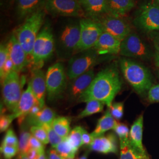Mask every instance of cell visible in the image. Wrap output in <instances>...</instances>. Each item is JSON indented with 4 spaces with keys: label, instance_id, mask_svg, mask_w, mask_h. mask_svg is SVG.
Masks as SVG:
<instances>
[{
    "label": "cell",
    "instance_id": "1",
    "mask_svg": "<svg viewBox=\"0 0 159 159\" xmlns=\"http://www.w3.org/2000/svg\"><path fill=\"white\" fill-rule=\"evenodd\" d=\"M121 86L119 70L116 66L111 65L97 74L89 87L79 97L78 101L87 102L96 100L104 102L110 108L114 98L121 90Z\"/></svg>",
    "mask_w": 159,
    "mask_h": 159
},
{
    "label": "cell",
    "instance_id": "2",
    "mask_svg": "<svg viewBox=\"0 0 159 159\" xmlns=\"http://www.w3.org/2000/svg\"><path fill=\"white\" fill-rule=\"evenodd\" d=\"M120 67L125 80L139 94L146 93L153 85L150 71L142 64L122 58L120 60Z\"/></svg>",
    "mask_w": 159,
    "mask_h": 159
},
{
    "label": "cell",
    "instance_id": "3",
    "mask_svg": "<svg viewBox=\"0 0 159 159\" xmlns=\"http://www.w3.org/2000/svg\"><path fill=\"white\" fill-rule=\"evenodd\" d=\"M45 12L40 9L26 18L24 23L17 29L15 35L29 57L30 62L35 41L44 21Z\"/></svg>",
    "mask_w": 159,
    "mask_h": 159
},
{
    "label": "cell",
    "instance_id": "4",
    "mask_svg": "<svg viewBox=\"0 0 159 159\" xmlns=\"http://www.w3.org/2000/svg\"><path fill=\"white\" fill-rule=\"evenodd\" d=\"M55 41L52 31L48 25L43 27L35 41L31 63L33 68H41L44 62L53 54Z\"/></svg>",
    "mask_w": 159,
    "mask_h": 159
},
{
    "label": "cell",
    "instance_id": "5",
    "mask_svg": "<svg viewBox=\"0 0 159 159\" xmlns=\"http://www.w3.org/2000/svg\"><path fill=\"white\" fill-rule=\"evenodd\" d=\"M48 100L54 101L62 95L67 86V73L63 64L57 63L48 68L46 74Z\"/></svg>",
    "mask_w": 159,
    "mask_h": 159
},
{
    "label": "cell",
    "instance_id": "6",
    "mask_svg": "<svg viewBox=\"0 0 159 159\" xmlns=\"http://www.w3.org/2000/svg\"><path fill=\"white\" fill-rule=\"evenodd\" d=\"M98 56L94 48L74 55L68 61L66 72L68 79L73 80L93 68L98 61Z\"/></svg>",
    "mask_w": 159,
    "mask_h": 159
},
{
    "label": "cell",
    "instance_id": "7",
    "mask_svg": "<svg viewBox=\"0 0 159 159\" xmlns=\"http://www.w3.org/2000/svg\"><path fill=\"white\" fill-rule=\"evenodd\" d=\"M21 84L19 73L12 71L2 82L3 102L7 109L13 113L22 96Z\"/></svg>",
    "mask_w": 159,
    "mask_h": 159
},
{
    "label": "cell",
    "instance_id": "8",
    "mask_svg": "<svg viewBox=\"0 0 159 159\" xmlns=\"http://www.w3.org/2000/svg\"><path fill=\"white\" fill-rule=\"evenodd\" d=\"M79 22L80 39L76 54L94 48L104 31L100 24L96 20L87 18L81 19Z\"/></svg>",
    "mask_w": 159,
    "mask_h": 159
},
{
    "label": "cell",
    "instance_id": "9",
    "mask_svg": "<svg viewBox=\"0 0 159 159\" xmlns=\"http://www.w3.org/2000/svg\"><path fill=\"white\" fill-rule=\"evenodd\" d=\"M120 54L143 60H148L154 56L148 44L134 33H131L121 41Z\"/></svg>",
    "mask_w": 159,
    "mask_h": 159
},
{
    "label": "cell",
    "instance_id": "10",
    "mask_svg": "<svg viewBox=\"0 0 159 159\" xmlns=\"http://www.w3.org/2000/svg\"><path fill=\"white\" fill-rule=\"evenodd\" d=\"M44 6L54 16L87 18L79 0H46Z\"/></svg>",
    "mask_w": 159,
    "mask_h": 159
},
{
    "label": "cell",
    "instance_id": "11",
    "mask_svg": "<svg viewBox=\"0 0 159 159\" xmlns=\"http://www.w3.org/2000/svg\"><path fill=\"white\" fill-rule=\"evenodd\" d=\"M57 39L62 51L75 55L80 39V22L72 21L65 24L58 33Z\"/></svg>",
    "mask_w": 159,
    "mask_h": 159
},
{
    "label": "cell",
    "instance_id": "12",
    "mask_svg": "<svg viewBox=\"0 0 159 159\" xmlns=\"http://www.w3.org/2000/svg\"><path fill=\"white\" fill-rule=\"evenodd\" d=\"M134 24L143 31L152 33L159 31V6L154 1L142 6Z\"/></svg>",
    "mask_w": 159,
    "mask_h": 159
},
{
    "label": "cell",
    "instance_id": "13",
    "mask_svg": "<svg viewBox=\"0 0 159 159\" xmlns=\"http://www.w3.org/2000/svg\"><path fill=\"white\" fill-rule=\"evenodd\" d=\"M100 24L104 31L113 35L122 41L131 34L130 25L121 17H114L108 15L96 20Z\"/></svg>",
    "mask_w": 159,
    "mask_h": 159
},
{
    "label": "cell",
    "instance_id": "14",
    "mask_svg": "<svg viewBox=\"0 0 159 159\" xmlns=\"http://www.w3.org/2000/svg\"><path fill=\"white\" fill-rule=\"evenodd\" d=\"M7 46L9 56L14 64V71L20 73L30 63L29 57L15 34H12Z\"/></svg>",
    "mask_w": 159,
    "mask_h": 159
},
{
    "label": "cell",
    "instance_id": "15",
    "mask_svg": "<svg viewBox=\"0 0 159 159\" xmlns=\"http://www.w3.org/2000/svg\"><path fill=\"white\" fill-rule=\"evenodd\" d=\"M36 104H39V103L34 96L31 84L29 83L27 89L22 94L17 108L12 113L15 119H17L18 123L20 125L23 123L25 119L28 117L31 108Z\"/></svg>",
    "mask_w": 159,
    "mask_h": 159
},
{
    "label": "cell",
    "instance_id": "16",
    "mask_svg": "<svg viewBox=\"0 0 159 159\" xmlns=\"http://www.w3.org/2000/svg\"><path fill=\"white\" fill-rule=\"evenodd\" d=\"M31 89L41 108L45 106V96L47 91L46 74L41 68H33L29 82Z\"/></svg>",
    "mask_w": 159,
    "mask_h": 159
},
{
    "label": "cell",
    "instance_id": "17",
    "mask_svg": "<svg viewBox=\"0 0 159 159\" xmlns=\"http://www.w3.org/2000/svg\"><path fill=\"white\" fill-rule=\"evenodd\" d=\"M121 41L107 32L103 31L94 49L100 55L120 54Z\"/></svg>",
    "mask_w": 159,
    "mask_h": 159
},
{
    "label": "cell",
    "instance_id": "18",
    "mask_svg": "<svg viewBox=\"0 0 159 159\" xmlns=\"http://www.w3.org/2000/svg\"><path fill=\"white\" fill-rule=\"evenodd\" d=\"M89 146L92 151L100 153H116L117 152V139L112 133L94 138Z\"/></svg>",
    "mask_w": 159,
    "mask_h": 159
},
{
    "label": "cell",
    "instance_id": "19",
    "mask_svg": "<svg viewBox=\"0 0 159 159\" xmlns=\"http://www.w3.org/2000/svg\"><path fill=\"white\" fill-rule=\"evenodd\" d=\"M86 17L97 20L107 14V0H79Z\"/></svg>",
    "mask_w": 159,
    "mask_h": 159
},
{
    "label": "cell",
    "instance_id": "20",
    "mask_svg": "<svg viewBox=\"0 0 159 159\" xmlns=\"http://www.w3.org/2000/svg\"><path fill=\"white\" fill-rule=\"evenodd\" d=\"M95 77L93 68L73 80L70 89V95L72 98H78L89 87Z\"/></svg>",
    "mask_w": 159,
    "mask_h": 159
},
{
    "label": "cell",
    "instance_id": "21",
    "mask_svg": "<svg viewBox=\"0 0 159 159\" xmlns=\"http://www.w3.org/2000/svg\"><path fill=\"white\" fill-rule=\"evenodd\" d=\"M46 0H17L16 14L18 19L23 20L40 10Z\"/></svg>",
    "mask_w": 159,
    "mask_h": 159
},
{
    "label": "cell",
    "instance_id": "22",
    "mask_svg": "<svg viewBox=\"0 0 159 159\" xmlns=\"http://www.w3.org/2000/svg\"><path fill=\"white\" fill-rule=\"evenodd\" d=\"M134 4V0H107V14L116 17L125 16Z\"/></svg>",
    "mask_w": 159,
    "mask_h": 159
},
{
    "label": "cell",
    "instance_id": "23",
    "mask_svg": "<svg viewBox=\"0 0 159 159\" xmlns=\"http://www.w3.org/2000/svg\"><path fill=\"white\" fill-rule=\"evenodd\" d=\"M143 115H140L131 127L129 139L131 144L142 153H147L143 145Z\"/></svg>",
    "mask_w": 159,
    "mask_h": 159
},
{
    "label": "cell",
    "instance_id": "24",
    "mask_svg": "<svg viewBox=\"0 0 159 159\" xmlns=\"http://www.w3.org/2000/svg\"><path fill=\"white\" fill-rule=\"evenodd\" d=\"M118 123L117 121L114 118L110 110H108L98 120L96 129L91 133V136L93 138L102 136L106 131L114 130Z\"/></svg>",
    "mask_w": 159,
    "mask_h": 159
},
{
    "label": "cell",
    "instance_id": "25",
    "mask_svg": "<svg viewBox=\"0 0 159 159\" xmlns=\"http://www.w3.org/2000/svg\"><path fill=\"white\" fill-rule=\"evenodd\" d=\"M56 118V113L53 110L45 106L39 113L33 116L28 117V121L32 126H44L51 125Z\"/></svg>",
    "mask_w": 159,
    "mask_h": 159
},
{
    "label": "cell",
    "instance_id": "26",
    "mask_svg": "<svg viewBox=\"0 0 159 159\" xmlns=\"http://www.w3.org/2000/svg\"><path fill=\"white\" fill-rule=\"evenodd\" d=\"M120 159H150L147 153H142L131 144L130 140L120 142Z\"/></svg>",
    "mask_w": 159,
    "mask_h": 159
},
{
    "label": "cell",
    "instance_id": "27",
    "mask_svg": "<svg viewBox=\"0 0 159 159\" xmlns=\"http://www.w3.org/2000/svg\"><path fill=\"white\" fill-rule=\"evenodd\" d=\"M71 120L67 117H58L53 121L52 123V127L57 134L65 139L68 137L71 132L70 127Z\"/></svg>",
    "mask_w": 159,
    "mask_h": 159
},
{
    "label": "cell",
    "instance_id": "28",
    "mask_svg": "<svg viewBox=\"0 0 159 159\" xmlns=\"http://www.w3.org/2000/svg\"><path fill=\"white\" fill-rule=\"evenodd\" d=\"M105 104L100 101L93 100L87 102L85 108L79 114L77 118L81 119L103 111Z\"/></svg>",
    "mask_w": 159,
    "mask_h": 159
},
{
    "label": "cell",
    "instance_id": "29",
    "mask_svg": "<svg viewBox=\"0 0 159 159\" xmlns=\"http://www.w3.org/2000/svg\"><path fill=\"white\" fill-rule=\"evenodd\" d=\"M83 127L81 126H76L71 131L68 137H67L68 142L71 144L72 147L76 151H78L81 146L83 145L82 139V133Z\"/></svg>",
    "mask_w": 159,
    "mask_h": 159
},
{
    "label": "cell",
    "instance_id": "30",
    "mask_svg": "<svg viewBox=\"0 0 159 159\" xmlns=\"http://www.w3.org/2000/svg\"><path fill=\"white\" fill-rule=\"evenodd\" d=\"M55 149L57 152L62 156L64 158H74L75 154L77 152L74 148L72 147L71 144L68 142L67 138L64 139L60 143Z\"/></svg>",
    "mask_w": 159,
    "mask_h": 159
},
{
    "label": "cell",
    "instance_id": "31",
    "mask_svg": "<svg viewBox=\"0 0 159 159\" xmlns=\"http://www.w3.org/2000/svg\"><path fill=\"white\" fill-rule=\"evenodd\" d=\"M31 136V133L27 131H22L20 133L18 144L19 153L27 154L29 152L31 149L30 139Z\"/></svg>",
    "mask_w": 159,
    "mask_h": 159
},
{
    "label": "cell",
    "instance_id": "32",
    "mask_svg": "<svg viewBox=\"0 0 159 159\" xmlns=\"http://www.w3.org/2000/svg\"><path fill=\"white\" fill-rule=\"evenodd\" d=\"M30 133H31L32 136L35 137L44 145L50 143L47 131L44 127L39 125H33L30 129Z\"/></svg>",
    "mask_w": 159,
    "mask_h": 159
},
{
    "label": "cell",
    "instance_id": "33",
    "mask_svg": "<svg viewBox=\"0 0 159 159\" xmlns=\"http://www.w3.org/2000/svg\"><path fill=\"white\" fill-rule=\"evenodd\" d=\"M44 127L47 131L48 136L50 143L51 144V146L53 148H56L57 145L63 140L64 139L60 136L53 129L51 125H44Z\"/></svg>",
    "mask_w": 159,
    "mask_h": 159
},
{
    "label": "cell",
    "instance_id": "34",
    "mask_svg": "<svg viewBox=\"0 0 159 159\" xmlns=\"http://www.w3.org/2000/svg\"><path fill=\"white\" fill-rule=\"evenodd\" d=\"M114 130L119 138L120 142H124L130 140V130L127 125L122 123H118Z\"/></svg>",
    "mask_w": 159,
    "mask_h": 159
},
{
    "label": "cell",
    "instance_id": "35",
    "mask_svg": "<svg viewBox=\"0 0 159 159\" xmlns=\"http://www.w3.org/2000/svg\"><path fill=\"white\" fill-rule=\"evenodd\" d=\"M2 144L18 148L19 140L12 129H9L7 131Z\"/></svg>",
    "mask_w": 159,
    "mask_h": 159
},
{
    "label": "cell",
    "instance_id": "36",
    "mask_svg": "<svg viewBox=\"0 0 159 159\" xmlns=\"http://www.w3.org/2000/svg\"><path fill=\"white\" fill-rule=\"evenodd\" d=\"M108 109L112 116L116 120H120L123 117L124 114L123 102H114Z\"/></svg>",
    "mask_w": 159,
    "mask_h": 159
},
{
    "label": "cell",
    "instance_id": "37",
    "mask_svg": "<svg viewBox=\"0 0 159 159\" xmlns=\"http://www.w3.org/2000/svg\"><path fill=\"white\" fill-rule=\"evenodd\" d=\"M1 152L5 159H11L19 152V149L18 148L15 146L2 144L1 146Z\"/></svg>",
    "mask_w": 159,
    "mask_h": 159
},
{
    "label": "cell",
    "instance_id": "38",
    "mask_svg": "<svg viewBox=\"0 0 159 159\" xmlns=\"http://www.w3.org/2000/svg\"><path fill=\"white\" fill-rule=\"evenodd\" d=\"M13 71H14V64L9 56L4 64V65L3 66L2 68L0 69V77H1V83Z\"/></svg>",
    "mask_w": 159,
    "mask_h": 159
},
{
    "label": "cell",
    "instance_id": "39",
    "mask_svg": "<svg viewBox=\"0 0 159 159\" xmlns=\"http://www.w3.org/2000/svg\"><path fill=\"white\" fill-rule=\"evenodd\" d=\"M16 119L12 114L8 115H1L0 119V131L4 132L9 129V127L14 120Z\"/></svg>",
    "mask_w": 159,
    "mask_h": 159
},
{
    "label": "cell",
    "instance_id": "40",
    "mask_svg": "<svg viewBox=\"0 0 159 159\" xmlns=\"http://www.w3.org/2000/svg\"><path fill=\"white\" fill-rule=\"evenodd\" d=\"M148 100L149 102H159V84L152 85L148 91Z\"/></svg>",
    "mask_w": 159,
    "mask_h": 159
},
{
    "label": "cell",
    "instance_id": "41",
    "mask_svg": "<svg viewBox=\"0 0 159 159\" xmlns=\"http://www.w3.org/2000/svg\"><path fill=\"white\" fill-rule=\"evenodd\" d=\"M30 146L31 148H34L37 150L40 153L45 152L44 144L40 142L33 136H31L30 139Z\"/></svg>",
    "mask_w": 159,
    "mask_h": 159
},
{
    "label": "cell",
    "instance_id": "42",
    "mask_svg": "<svg viewBox=\"0 0 159 159\" xmlns=\"http://www.w3.org/2000/svg\"><path fill=\"white\" fill-rule=\"evenodd\" d=\"M8 57L9 52L7 46L1 44L0 46V69L2 68Z\"/></svg>",
    "mask_w": 159,
    "mask_h": 159
},
{
    "label": "cell",
    "instance_id": "43",
    "mask_svg": "<svg viewBox=\"0 0 159 159\" xmlns=\"http://www.w3.org/2000/svg\"><path fill=\"white\" fill-rule=\"evenodd\" d=\"M82 139H83V145L90 146V144L93 142L94 138L92 137L91 134L89 133L84 129H83V133H82Z\"/></svg>",
    "mask_w": 159,
    "mask_h": 159
},
{
    "label": "cell",
    "instance_id": "44",
    "mask_svg": "<svg viewBox=\"0 0 159 159\" xmlns=\"http://www.w3.org/2000/svg\"><path fill=\"white\" fill-rule=\"evenodd\" d=\"M150 37L153 43L156 51H157L159 54V31L151 33Z\"/></svg>",
    "mask_w": 159,
    "mask_h": 159
},
{
    "label": "cell",
    "instance_id": "45",
    "mask_svg": "<svg viewBox=\"0 0 159 159\" xmlns=\"http://www.w3.org/2000/svg\"><path fill=\"white\" fill-rule=\"evenodd\" d=\"M48 159H66L61 156L55 148H51L48 151Z\"/></svg>",
    "mask_w": 159,
    "mask_h": 159
},
{
    "label": "cell",
    "instance_id": "46",
    "mask_svg": "<svg viewBox=\"0 0 159 159\" xmlns=\"http://www.w3.org/2000/svg\"><path fill=\"white\" fill-rule=\"evenodd\" d=\"M40 154V153L35 149L31 148L27 154L29 157V159H37Z\"/></svg>",
    "mask_w": 159,
    "mask_h": 159
},
{
    "label": "cell",
    "instance_id": "47",
    "mask_svg": "<svg viewBox=\"0 0 159 159\" xmlns=\"http://www.w3.org/2000/svg\"><path fill=\"white\" fill-rule=\"evenodd\" d=\"M42 108H43L41 107V106L39 104L35 105L34 106H33V107L31 108V110H30L28 117H31V116H35V114L39 113Z\"/></svg>",
    "mask_w": 159,
    "mask_h": 159
},
{
    "label": "cell",
    "instance_id": "48",
    "mask_svg": "<svg viewBox=\"0 0 159 159\" xmlns=\"http://www.w3.org/2000/svg\"><path fill=\"white\" fill-rule=\"evenodd\" d=\"M154 58L156 65L159 68V54L157 51H155L154 54Z\"/></svg>",
    "mask_w": 159,
    "mask_h": 159
},
{
    "label": "cell",
    "instance_id": "49",
    "mask_svg": "<svg viewBox=\"0 0 159 159\" xmlns=\"http://www.w3.org/2000/svg\"><path fill=\"white\" fill-rule=\"evenodd\" d=\"M17 159H29L27 154L19 153Z\"/></svg>",
    "mask_w": 159,
    "mask_h": 159
},
{
    "label": "cell",
    "instance_id": "50",
    "mask_svg": "<svg viewBox=\"0 0 159 159\" xmlns=\"http://www.w3.org/2000/svg\"><path fill=\"white\" fill-rule=\"evenodd\" d=\"M37 159H48V158L46 157L45 152H43V153H41L39 154V157Z\"/></svg>",
    "mask_w": 159,
    "mask_h": 159
},
{
    "label": "cell",
    "instance_id": "51",
    "mask_svg": "<svg viewBox=\"0 0 159 159\" xmlns=\"http://www.w3.org/2000/svg\"><path fill=\"white\" fill-rule=\"evenodd\" d=\"M78 159H87V154H85L83 156H82L81 157H80Z\"/></svg>",
    "mask_w": 159,
    "mask_h": 159
},
{
    "label": "cell",
    "instance_id": "52",
    "mask_svg": "<svg viewBox=\"0 0 159 159\" xmlns=\"http://www.w3.org/2000/svg\"><path fill=\"white\" fill-rule=\"evenodd\" d=\"M154 1L157 4H158L159 6V0H154Z\"/></svg>",
    "mask_w": 159,
    "mask_h": 159
},
{
    "label": "cell",
    "instance_id": "53",
    "mask_svg": "<svg viewBox=\"0 0 159 159\" xmlns=\"http://www.w3.org/2000/svg\"><path fill=\"white\" fill-rule=\"evenodd\" d=\"M74 159V158H67V159Z\"/></svg>",
    "mask_w": 159,
    "mask_h": 159
}]
</instances>
